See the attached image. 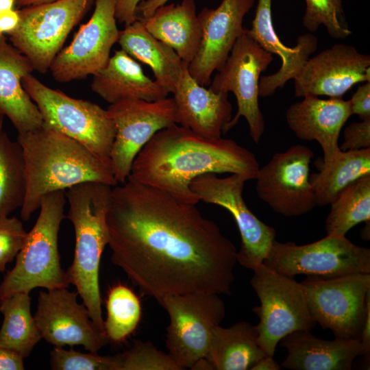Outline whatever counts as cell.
Returning a JSON list of instances; mask_svg holds the SVG:
<instances>
[{
  "mask_svg": "<svg viewBox=\"0 0 370 370\" xmlns=\"http://www.w3.org/2000/svg\"><path fill=\"white\" fill-rule=\"evenodd\" d=\"M195 206L130 177L112 188L111 260L143 295L231 294L237 250Z\"/></svg>",
  "mask_w": 370,
  "mask_h": 370,
  "instance_id": "6da1fadb",
  "label": "cell"
},
{
  "mask_svg": "<svg viewBox=\"0 0 370 370\" xmlns=\"http://www.w3.org/2000/svg\"><path fill=\"white\" fill-rule=\"evenodd\" d=\"M259 168L255 155L234 140L206 138L175 123L156 133L141 149L129 177L196 205L199 199L190 186L197 177L227 173L247 181L256 179Z\"/></svg>",
  "mask_w": 370,
  "mask_h": 370,
  "instance_id": "7a4b0ae2",
  "label": "cell"
},
{
  "mask_svg": "<svg viewBox=\"0 0 370 370\" xmlns=\"http://www.w3.org/2000/svg\"><path fill=\"white\" fill-rule=\"evenodd\" d=\"M23 153L26 193L21 217L28 221L42 198L77 184L96 182L118 184L110 162L100 159L77 140L42 124L18 133Z\"/></svg>",
  "mask_w": 370,
  "mask_h": 370,
  "instance_id": "3957f363",
  "label": "cell"
},
{
  "mask_svg": "<svg viewBox=\"0 0 370 370\" xmlns=\"http://www.w3.org/2000/svg\"><path fill=\"white\" fill-rule=\"evenodd\" d=\"M112 187L101 182H87L65 190L69 206L67 217L75 235L73 261L66 272L91 319L104 333L99 270L108 242L106 214Z\"/></svg>",
  "mask_w": 370,
  "mask_h": 370,
  "instance_id": "277c9868",
  "label": "cell"
},
{
  "mask_svg": "<svg viewBox=\"0 0 370 370\" xmlns=\"http://www.w3.org/2000/svg\"><path fill=\"white\" fill-rule=\"evenodd\" d=\"M65 190L45 195L38 219L27 232L14 267L0 284V300L38 287L47 290L67 288L70 283L60 265L58 232L65 218Z\"/></svg>",
  "mask_w": 370,
  "mask_h": 370,
  "instance_id": "5b68a950",
  "label": "cell"
},
{
  "mask_svg": "<svg viewBox=\"0 0 370 370\" xmlns=\"http://www.w3.org/2000/svg\"><path fill=\"white\" fill-rule=\"evenodd\" d=\"M22 84L37 106L44 125L80 143L100 159L110 162L116 128L106 110L51 88L32 74L22 79Z\"/></svg>",
  "mask_w": 370,
  "mask_h": 370,
  "instance_id": "8992f818",
  "label": "cell"
},
{
  "mask_svg": "<svg viewBox=\"0 0 370 370\" xmlns=\"http://www.w3.org/2000/svg\"><path fill=\"white\" fill-rule=\"evenodd\" d=\"M253 271L250 284L260 301L252 308L260 319L256 325L258 343L266 356L273 357L282 338L295 331H310L317 323L301 282L264 263Z\"/></svg>",
  "mask_w": 370,
  "mask_h": 370,
  "instance_id": "52a82bcc",
  "label": "cell"
},
{
  "mask_svg": "<svg viewBox=\"0 0 370 370\" xmlns=\"http://www.w3.org/2000/svg\"><path fill=\"white\" fill-rule=\"evenodd\" d=\"M312 319L336 338H359L370 304V273L307 275L301 282Z\"/></svg>",
  "mask_w": 370,
  "mask_h": 370,
  "instance_id": "ba28073f",
  "label": "cell"
},
{
  "mask_svg": "<svg viewBox=\"0 0 370 370\" xmlns=\"http://www.w3.org/2000/svg\"><path fill=\"white\" fill-rule=\"evenodd\" d=\"M219 295L191 293L166 296L158 301L170 319L166 348L182 369H192L205 357L213 330L225 314V304Z\"/></svg>",
  "mask_w": 370,
  "mask_h": 370,
  "instance_id": "9c48e42d",
  "label": "cell"
},
{
  "mask_svg": "<svg viewBox=\"0 0 370 370\" xmlns=\"http://www.w3.org/2000/svg\"><path fill=\"white\" fill-rule=\"evenodd\" d=\"M93 1L57 0L21 8L18 27L8 34L10 42L44 74Z\"/></svg>",
  "mask_w": 370,
  "mask_h": 370,
  "instance_id": "30bf717a",
  "label": "cell"
},
{
  "mask_svg": "<svg viewBox=\"0 0 370 370\" xmlns=\"http://www.w3.org/2000/svg\"><path fill=\"white\" fill-rule=\"evenodd\" d=\"M263 263L291 277L370 273V249L355 245L345 236L327 234L321 240L302 245L275 239Z\"/></svg>",
  "mask_w": 370,
  "mask_h": 370,
  "instance_id": "8fae6325",
  "label": "cell"
},
{
  "mask_svg": "<svg viewBox=\"0 0 370 370\" xmlns=\"http://www.w3.org/2000/svg\"><path fill=\"white\" fill-rule=\"evenodd\" d=\"M273 60V54L262 48L244 30L208 88L215 92H232L236 99V114L225 126L223 134L243 116L248 123L251 139L256 144L259 143L265 129L258 103L259 82L261 73L267 70Z\"/></svg>",
  "mask_w": 370,
  "mask_h": 370,
  "instance_id": "7c38bea8",
  "label": "cell"
},
{
  "mask_svg": "<svg viewBox=\"0 0 370 370\" xmlns=\"http://www.w3.org/2000/svg\"><path fill=\"white\" fill-rule=\"evenodd\" d=\"M246 181L238 174L219 177L209 173L195 178L190 187L199 201L221 206L232 215L241 238L237 262L253 271L266 259L276 232L256 217L245 204L243 191Z\"/></svg>",
  "mask_w": 370,
  "mask_h": 370,
  "instance_id": "4fadbf2b",
  "label": "cell"
},
{
  "mask_svg": "<svg viewBox=\"0 0 370 370\" xmlns=\"http://www.w3.org/2000/svg\"><path fill=\"white\" fill-rule=\"evenodd\" d=\"M313 157L312 150L303 145L275 153L258 169L255 179L258 197L274 212L286 217L310 212L317 206L310 182Z\"/></svg>",
  "mask_w": 370,
  "mask_h": 370,
  "instance_id": "5bb4252c",
  "label": "cell"
},
{
  "mask_svg": "<svg viewBox=\"0 0 370 370\" xmlns=\"http://www.w3.org/2000/svg\"><path fill=\"white\" fill-rule=\"evenodd\" d=\"M116 134L110 159L118 184L130 175L134 160L152 136L160 130L177 123L173 98L154 101L125 99L110 104L106 109Z\"/></svg>",
  "mask_w": 370,
  "mask_h": 370,
  "instance_id": "9a60e30c",
  "label": "cell"
},
{
  "mask_svg": "<svg viewBox=\"0 0 370 370\" xmlns=\"http://www.w3.org/2000/svg\"><path fill=\"white\" fill-rule=\"evenodd\" d=\"M116 0H95L88 21L81 26L71 44L53 60L49 71L59 82L94 75L107 64L120 30L115 16Z\"/></svg>",
  "mask_w": 370,
  "mask_h": 370,
  "instance_id": "2e32d148",
  "label": "cell"
},
{
  "mask_svg": "<svg viewBox=\"0 0 370 370\" xmlns=\"http://www.w3.org/2000/svg\"><path fill=\"white\" fill-rule=\"evenodd\" d=\"M77 295L67 288L40 291L34 317L42 338L54 347L79 345L97 352L109 340L94 323L85 305L77 302Z\"/></svg>",
  "mask_w": 370,
  "mask_h": 370,
  "instance_id": "e0dca14e",
  "label": "cell"
},
{
  "mask_svg": "<svg viewBox=\"0 0 370 370\" xmlns=\"http://www.w3.org/2000/svg\"><path fill=\"white\" fill-rule=\"evenodd\" d=\"M255 0H222L216 8H204L197 17L201 29L199 50L188 64L200 85L209 86L214 71L224 65L235 42L244 32L243 23Z\"/></svg>",
  "mask_w": 370,
  "mask_h": 370,
  "instance_id": "ac0fdd59",
  "label": "cell"
},
{
  "mask_svg": "<svg viewBox=\"0 0 370 370\" xmlns=\"http://www.w3.org/2000/svg\"><path fill=\"white\" fill-rule=\"evenodd\" d=\"M294 80L295 97H342L356 84L370 82V56L336 44L309 58Z\"/></svg>",
  "mask_w": 370,
  "mask_h": 370,
  "instance_id": "d6986e66",
  "label": "cell"
},
{
  "mask_svg": "<svg viewBox=\"0 0 370 370\" xmlns=\"http://www.w3.org/2000/svg\"><path fill=\"white\" fill-rule=\"evenodd\" d=\"M172 93L177 124L206 138H221L232 119L227 92H215L200 85L185 64Z\"/></svg>",
  "mask_w": 370,
  "mask_h": 370,
  "instance_id": "ffe728a7",
  "label": "cell"
},
{
  "mask_svg": "<svg viewBox=\"0 0 370 370\" xmlns=\"http://www.w3.org/2000/svg\"><path fill=\"white\" fill-rule=\"evenodd\" d=\"M349 100L342 97L322 99L306 95L289 106L286 121L299 138L317 141L321 146L323 161L330 160L339 150L338 140L343 126L351 116Z\"/></svg>",
  "mask_w": 370,
  "mask_h": 370,
  "instance_id": "44dd1931",
  "label": "cell"
},
{
  "mask_svg": "<svg viewBox=\"0 0 370 370\" xmlns=\"http://www.w3.org/2000/svg\"><path fill=\"white\" fill-rule=\"evenodd\" d=\"M245 30L265 51L279 56L282 60L281 67L275 73L260 77L259 97H262L271 95L289 79H294L318 47L317 38L311 33L299 36L294 47L284 45L273 25L271 0H258L251 27Z\"/></svg>",
  "mask_w": 370,
  "mask_h": 370,
  "instance_id": "7402d4cb",
  "label": "cell"
},
{
  "mask_svg": "<svg viewBox=\"0 0 370 370\" xmlns=\"http://www.w3.org/2000/svg\"><path fill=\"white\" fill-rule=\"evenodd\" d=\"M34 70L27 58L0 34V111L18 133L35 130L43 124L37 106L22 84V79Z\"/></svg>",
  "mask_w": 370,
  "mask_h": 370,
  "instance_id": "603a6c76",
  "label": "cell"
},
{
  "mask_svg": "<svg viewBox=\"0 0 370 370\" xmlns=\"http://www.w3.org/2000/svg\"><path fill=\"white\" fill-rule=\"evenodd\" d=\"M280 343L287 352L281 367L292 370H351L362 354L359 338L324 340L305 330L288 334Z\"/></svg>",
  "mask_w": 370,
  "mask_h": 370,
  "instance_id": "cb8c5ba5",
  "label": "cell"
},
{
  "mask_svg": "<svg viewBox=\"0 0 370 370\" xmlns=\"http://www.w3.org/2000/svg\"><path fill=\"white\" fill-rule=\"evenodd\" d=\"M90 87L110 104L125 99L154 101L169 94L147 76L141 66L122 49L115 51L106 66L93 75Z\"/></svg>",
  "mask_w": 370,
  "mask_h": 370,
  "instance_id": "d4e9b609",
  "label": "cell"
},
{
  "mask_svg": "<svg viewBox=\"0 0 370 370\" xmlns=\"http://www.w3.org/2000/svg\"><path fill=\"white\" fill-rule=\"evenodd\" d=\"M141 18L148 32L173 49L182 62L188 64L193 60L201 39L194 0L164 4Z\"/></svg>",
  "mask_w": 370,
  "mask_h": 370,
  "instance_id": "484cf974",
  "label": "cell"
},
{
  "mask_svg": "<svg viewBox=\"0 0 370 370\" xmlns=\"http://www.w3.org/2000/svg\"><path fill=\"white\" fill-rule=\"evenodd\" d=\"M121 49L147 64L155 80L172 93L185 64L170 47L154 37L140 17L120 31L117 42Z\"/></svg>",
  "mask_w": 370,
  "mask_h": 370,
  "instance_id": "4316f807",
  "label": "cell"
},
{
  "mask_svg": "<svg viewBox=\"0 0 370 370\" xmlns=\"http://www.w3.org/2000/svg\"><path fill=\"white\" fill-rule=\"evenodd\" d=\"M264 356L256 325L243 321L228 328L217 325L204 358L211 370H247Z\"/></svg>",
  "mask_w": 370,
  "mask_h": 370,
  "instance_id": "83f0119b",
  "label": "cell"
},
{
  "mask_svg": "<svg viewBox=\"0 0 370 370\" xmlns=\"http://www.w3.org/2000/svg\"><path fill=\"white\" fill-rule=\"evenodd\" d=\"M370 175V148L341 149L328 161H323L318 173L310 175L317 206L330 204L349 184Z\"/></svg>",
  "mask_w": 370,
  "mask_h": 370,
  "instance_id": "f1b7e54d",
  "label": "cell"
},
{
  "mask_svg": "<svg viewBox=\"0 0 370 370\" xmlns=\"http://www.w3.org/2000/svg\"><path fill=\"white\" fill-rule=\"evenodd\" d=\"M30 306L27 293H18L0 300V312L3 315L0 346L18 353L23 358L29 356L42 338Z\"/></svg>",
  "mask_w": 370,
  "mask_h": 370,
  "instance_id": "f546056e",
  "label": "cell"
},
{
  "mask_svg": "<svg viewBox=\"0 0 370 370\" xmlns=\"http://www.w3.org/2000/svg\"><path fill=\"white\" fill-rule=\"evenodd\" d=\"M330 205L327 234L345 236L355 225L370 221V175L349 184Z\"/></svg>",
  "mask_w": 370,
  "mask_h": 370,
  "instance_id": "4dcf8cb0",
  "label": "cell"
},
{
  "mask_svg": "<svg viewBox=\"0 0 370 370\" xmlns=\"http://www.w3.org/2000/svg\"><path fill=\"white\" fill-rule=\"evenodd\" d=\"M26 179L22 148L0 132V216L21 208L25 197Z\"/></svg>",
  "mask_w": 370,
  "mask_h": 370,
  "instance_id": "1f68e13d",
  "label": "cell"
},
{
  "mask_svg": "<svg viewBox=\"0 0 370 370\" xmlns=\"http://www.w3.org/2000/svg\"><path fill=\"white\" fill-rule=\"evenodd\" d=\"M104 331L109 341H123L136 328L141 318L138 297L128 287L119 284L109 291Z\"/></svg>",
  "mask_w": 370,
  "mask_h": 370,
  "instance_id": "d6a6232c",
  "label": "cell"
},
{
  "mask_svg": "<svg viewBox=\"0 0 370 370\" xmlns=\"http://www.w3.org/2000/svg\"><path fill=\"white\" fill-rule=\"evenodd\" d=\"M303 25L310 32L324 25L334 38L343 39L352 34L346 21L343 0H305Z\"/></svg>",
  "mask_w": 370,
  "mask_h": 370,
  "instance_id": "836d02e7",
  "label": "cell"
},
{
  "mask_svg": "<svg viewBox=\"0 0 370 370\" xmlns=\"http://www.w3.org/2000/svg\"><path fill=\"white\" fill-rule=\"evenodd\" d=\"M50 364L54 370H121V358L120 354L101 356L97 352L82 353L54 347Z\"/></svg>",
  "mask_w": 370,
  "mask_h": 370,
  "instance_id": "e575fe53",
  "label": "cell"
},
{
  "mask_svg": "<svg viewBox=\"0 0 370 370\" xmlns=\"http://www.w3.org/2000/svg\"><path fill=\"white\" fill-rule=\"evenodd\" d=\"M120 355L121 370H182L169 353L158 350L149 341H136Z\"/></svg>",
  "mask_w": 370,
  "mask_h": 370,
  "instance_id": "d590c367",
  "label": "cell"
},
{
  "mask_svg": "<svg viewBox=\"0 0 370 370\" xmlns=\"http://www.w3.org/2000/svg\"><path fill=\"white\" fill-rule=\"evenodd\" d=\"M27 232L16 217L0 216V272L17 256L25 243Z\"/></svg>",
  "mask_w": 370,
  "mask_h": 370,
  "instance_id": "8d00e7d4",
  "label": "cell"
},
{
  "mask_svg": "<svg viewBox=\"0 0 370 370\" xmlns=\"http://www.w3.org/2000/svg\"><path fill=\"white\" fill-rule=\"evenodd\" d=\"M367 148H370V119L347 125L344 130L343 141L339 147L341 151Z\"/></svg>",
  "mask_w": 370,
  "mask_h": 370,
  "instance_id": "74e56055",
  "label": "cell"
},
{
  "mask_svg": "<svg viewBox=\"0 0 370 370\" xmlns=\"http://www.w3.org/2000/svg\"><path fill=\"white\" fill-rule=\"evenodd\" d=\"M351 114H357L361 120L370 119V82L358 87L349 100Z\"/></svg>",
  "mask_w": 370,
  "mask_h": 370,
  "instance_id": "f35d334b",
  "label": "cell"
},
{
  "mask_svg": "<svg viewBox=\"0 0 370 370\" xmlns=\"http://www.w3.org/2000/svg\"><path fill=\"white\" fill-rule=\"evenodd\" d=\"M142 0H116L115 16L116 21L125 26L136 21L138 16L137 7Z\"/></svg>",
  "mask_w": 370,
  "mask_h": 370,
  "instance_id": "ab89813d",
  "label": "cell"
},
{
  "mask_svg": "<svg viewBox=\"0 0 370 370\" xmlns=\"http://www.w3.org/2000/svg\"><path fill=\"white\" fill-rule=\"evenodd\" d=\"M23 358L17 352L0 346V370H23Z\"/></svg>",
  "mask_w": 370,
  "mask_h": 370,
  "instance_id": "60d3db41",
  "label": "cell"
},
{
  "mask_svg": "<svg viewBox=\"0 0 370 370\" xmlns=\"http://www.w3.org/2000/svg\"><path fill=\"white\" fill-rule=\"evenodd\" d=\"M20 21L18 10H11L0 14V34H10L14 31Z\"/></svg>",
  "mask_w": 370,
  "mask_h": 370,
  "instance_id": "b9f144b4",
  "label": "cell"
},
{
  "mask_svg": "<svg viewBox=\"0 0 370 370\" xmlns=\"http://www.w3.org/2000/svg\"><path fill=\"white\" fill-rule=\"evenodd\" d=\"M170 0H142L136 10L139 17L147 18L151 16L159 7L166 4Z\"/></svg>",
  "mask_w": 370,
  "mask_h": 370,
  "instance_id": "7bdbcfd3",
  "label": "cell"
},
{
  "mask_svg": "<svg viewBox=\"0 0 370 370\" xmlns=\"http://www.w3.org/2000/svg\"><path fill=\"white\" fill-rule=\"evenodd\" d=\"M281 366L271 356H264L251 367V370H280Z\"/></svg>",
  "mask_w": 370,
  "mask_h": 370,
  "instance_id": "ee69618b",
  "label": "cell"
},
{
  "mask_svg": "<svg viewBox=\"0 0 370 370\" xmlns=\"http://www.w3.org/2000/svg\"><path fill=\"white\" fill-rule=\"evenodd\" d=\"M56 1L57 0H15L16 5L20 8L50 3Z\"/></svg>",
  "mask_w": 370,
  "mask_h": 370,
  "instance_id": "f6af8a7d",
  "label": "cell"
},
{
  "mask_svg": "<svg viewBox=\"0 0 370 370\" xmlns=\"http://www.w3.org/2000/svg\"><path fill=\"white\" fill-rule=\"evenodd\" d=\"M15 0H0V14L14 9Z\"/></svg>",
  "mask_w": 370,
  "mask_h": 370,
  "instance_id": "bcb514c9",
  "label": "cell"
},
{
  "mask_svg": "<svg viewBox=\"0 0 370 370\" xmlns=\"http://www.w3.org/2000/svg\"><path fill=\"white\" fill-rule=\"evenodd\" d=\"M5 115L0 111V132L3 130V123Z\"/></svg>",
  "mask_w": 370,
  "mask_h": 370,
  "instance_id": "7dc6e473",
  "label": "cell"
}]
</instances>
